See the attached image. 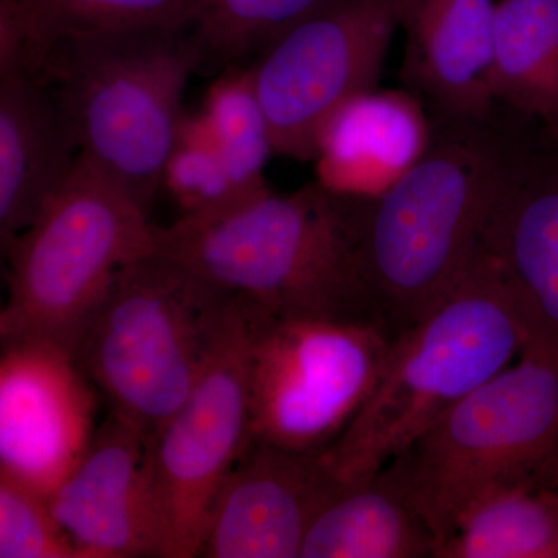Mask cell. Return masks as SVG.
Masks as SVG:
<instances>
[{
  "label": "cell",
  "mask_w": 558,
  "mask_h": 558,
  "mask_svg": "<svg viewBox=\"0 0 558 558\" xmlns=\"http://www.w3.org/2000/svg\"><path fill=\"white\" fill-rule=\"evenodd\" d=\"M427 150L374 199L348 197L355 258L371 312L392 339L453 289L529 137L494 123L436 120Z\"/></svg>",
  "instance_id": "cell-1"
},
{
  "label": "cell",
  "mask_w": 558,
  "mask_h": 558,
  "mask_svg": "<svg viewBox=\"0 0 558 558\" xmlns=\"http://www.w3.org/2000/svg\"><path fill=\"white\" fill-rule=\"evenodd\" d=\"M157 252L263 314L377 323L348 197L318 182L289 194L267 189L222 215L157 227Z\"/></svg>",
  "instance_id": "cell-2"
},
{
  "label": "cell",
  "mask_w": 558,
  "mask_h": 558,
  "mask_svg": "<svg viewBox=\"0 0 558 558\" xmlns=\"http://www.w3.org/2000/svg\"><path fill=\"white\" fill-rule=\"evenodd\" d=\"M515 296L486 247L442 300L392 339L357 417L325 451L340 483L371 478L526 347Z\"/></svg>",
  "instance_id": "cell-3"
},
{
  "label": "cell",
  "mask_w": 558,
  "mask_h": 558,
  "mask_svg": "<svg viewBox=\"0 0 558 558\" xmlns=\"http://www.w3.org/2000/svg\"><path fill=\"white\" fill-rule=\"evenodd\" d=\"M201 61L194 28H131L54 39L38 75L60 98L81 154L150 211Z\"/></svg>",
  "instance_id": "cell-4"
},
{
  "label": "cell",
  "mask_w": 558,
  "mask_h": 558,
  "mask_svg": "<svg viewBox=\"0 0 558 558\" xmlns=\"http://www.w3.org/2000/svg\"><path fill=\"white\" fill-rule=\"evenodd\" d=\"M234 301L156 250L116 275L73 357L109 413L153 438L196 387Z\"/></svg>",
  "instance_id": "cell-5"
},
{
  "label": "cell",
  "mask_w": 558,
  "mask_h": 558,
  "mask_svg": "<svg viewBox=\"0 0 558 558\" xmlns=\"http://www.w3.org/2000/svg\"><path fill=\"white\" fill-rule=\"evenodd\" d=\"M157 250V226L134 196L81 154L35 222L2 250L9 296L0 339L73 351L112 279Z\"/></svg>",
  "instance_id": "cell-6"
},
{
  "label": "cell",
  "mask_w": 558,
  "mask_h": 558,
  "mask_svg": "<svg viewBox=\"0 0 558 558\" xmlns=\"http://www.w3.org/2000/svg\"><path fill=\"white\" fill-rule=\"evenodd\" d=\"M557 461L558 352L524 347L380 473L427 521L439 548L470 502Z\"/></svg>",
  "instance_id": "cell-7"
},
{
  "label": "cell",
  "mask_w": 558,
  "mask_h": 558,
  "mask_svg": "<svg viewBox=\"0 0 558 558\" xmlns=\"http://www.w3.org/2000/svg\"><path fill=\"white\" fill-rule=\"evenodd\" d=\"M244 307L250 439L323 453L379 380L392 336L368 322L275 317Z\"/></svg>",
  "instance_id": "cell-8"
},
{
  "label": "cell",
  "mask_w": 558,
  "mask_h": 558,
  "mask_svg": "<svg viewBox=\"0 0 558 558\" xmlns=\"http://www.w3.org/2000/svg\"><path fill=\"white\" fill-rule=\"evenodd\" d=\"M398 32V0H325L260 50L253 83L277 156L315 159L330 119L379 86Z\"/></svg>",
  "instance_id": "cell-9"
},
{
  "label": "cell",
  "mask_w": 558,
  "mask_h": 558,
  "mask_svg": "<svg viewBox=\"0 0 558 558\" xmlns=\"http://www.w3.org/2000/svg\"><path fill=\"white\" fill-rule=\"evenodd\" d=\"M250 440L248 328L236 299L196 387L148 439L161 558L199 557L216 495Z\"/></svg>",
  "instance_id": "cell-10"
},
{
  "label": "cell",
  "mask_w": 558,
  "mask_h": 558,
  "mask_svg": "<svg viewBox=\"0 0 558 558\" xmlns=\"http://www.w3.org/2000/svg\"><path fill=\"white\" fill-rule=\"evenodd\" d=\"M100 399L68 349L2 341L0 475L50 497L89 449Z\"/></svg>",
  "instance_id": "cell-11"
},
{
  "label": "cell",
  "mask_w": 558,
  "mask_h": 558,
  "mask_svg": "<svg viewBox=\"0 0 558 558\" xmlns=\"http://www.w3.org/2000/svg\"><path fill=\"white\" fill-rule=\"evenodd\" d=\"M323 453L250 440L216 495L199 557L300 558L319 510L343 484Z\"/></svg>",
  "instance_id": "cell-12"
},
{
  "label": "cell",
  "mask_w": 558,
  "mask_h": 558,
  "mask_svg": "<svg viewBox=\"0 0 558 558\" xmlns=\"http://www.w3.org/2000/svg\"><path fill=\"white\" fill-rule=\"evenodd\" d=\"M51 512L80 558H161L148 438L109 413L89 449L50 495Z\"/></svg>",
  "instance_id": "cell-13"
},
{
  "label": "cell",
  "mask_w": 558,
  "mask_h": 558,
  "mask_svg": "<svg viewBox=\"0 0 558 558\" xmlns=\"http://www.w3.org/2000/svg\"><path fill=\"white\" fill-rule=\"evenodd\" d=\"M483 244L515 296L526 347L558 352V140L538 128L524 145Z\"/></svg>",
  "instance_id": "cell-14"
},
{
  "label": "cell",
  "mask_w": 558,
  "mask_h": 558,
  "mask_svg": "<svg viewBox=\"0 0 558 558\" xmlns=\"http://www.w3.org/2000/svg\"><path fill=\"white\" fill-rule=\"evenodd\" d=\"M402 78L436 120L494 117L497 0H398Z\"/></svg>",
  "instance_id": "cell-15"
},
{
  "label": "cell",
  "mask_w": 558,
  "mask_h": 558,
  "mask_svg": "<svg viewBox=\"0 0 558 558\" xmlns=\"http://www.w3.org/2000/svg\"><path fill=\"white\" fill-rule=\"evenodd\" d=\"M81 156L50 84L33 73L0 75V245L35 222Z\"/></svg>",
  "instance_id": "cell-16"
},
{
  "label": "cell",
  "mask_w": 558,
  "mask_h": 558,
  "mask_svg": "<svg viewBox=\"0 0 558 558\" xmlns=\"http://www.w3.org/2000/svg\"><path fill=\"white\" fill-rule=\"evenodd\" d=\"M433 132L435 123L411 92L359 95L323 131L317 182L341 196L379 197L421 159Z\"/></svg>",
  "instance_id": "cell-17"
},
{
  "label": "cell",
  "mask_w": 558,
  "mask_h": 558,
  "mask_svg": "<svg viewBox=\"0 0 558 558\" xmlns=\"http://www.w3.org/2000/svg\"><path fill=\"white\" fill-rule=\"evenodd\" d=\"M427 521L381 473L341 484L319 510L300 558H436Z\"/></svg>",
  "instance_id": "cell-18"
},
{
  "label": "cell",
  "mask_w": 558,
  "mask_h": 558,
  "mask_svg": "<svg viewBox=\"0 0 558 558\" xmlns=\"http://www.w3.org/2000/svg\"><path fill=\"white\" fill-rule=\"evenodd\" d=\"M436 558H558V461L470 502Z\"/></svg>",
  "instance_id": "cell-19"
},
{
  "label": "cell",
  "mask_w": 558,
  "mask_h": 558,
  "mask_svg": "<svg viewBox=\"0 0 558 558\" xmlns=\"http://www.w3.org/2000/svg\"><path fill=\"white\" fill-rule=\"evenodd\" d=\"M492 92L558 140V0H497Z\"/></svg>",
  "instance_id": "cell-20"
},
{
  "label": "cell",
  "mask_w": 558,
  "mask_h": 558,
  "mask_svg": "<svg viewBox=\"0 0 558 558\" xmlns=\"http://www.w3.org/2000/svg\"><path fill=\"white\" fill-rule=\"evenodd\" d=\"M201 112L242 191L256 196L269 189L264 170L275 149L252 68L223 70L208 87Z\"/></svg>",
  "instance_id": "cell-21"
},
{
  "label": "cell",
  "mask_w": 558,
  "mask_h": 558,
  "mask_svg": "<svg viewBox=\"0 0 558 558\" xmlns=\"http://www.w3.org/2000/svg\"><path fill=\"white\" fill-rule=\"evenodd\" d=\"M35 38L49 49L61 36L131 31L194 28L205 0H14Z\"/></svg>",
  "instance_id": "cell-22"
},
{
  "label": "cell",
  "mask_w": 558,
  "mask_h": 558,
  "mask_svg": "<svg viewBox=\"0 0 558 558\" xmlns=\"http://www.w3.org/2000/svg\"><path fill=\"white\" fill-rule=\"evenodd\" d=\"M161 190H167L185 219L213 218L255 197L238 185L201 110L186 112L183 119Z\"/></svg>",
  "instance_id": "cell-23"
},
{
  "label": "cell",
  "mask_w": 558,
  "mask_h": 558,
  "mask_svg": "<svg viewBox=\"0 0 558 558\" xmlns=\"http://www.w3.org/2000/svg\"><path fill=\"white\" fill-rule=\"evenodd\" d=\"M325 0H205L196 27L201 68H233Z\"/></svg>",
  "instance_id": "cell-24"
},
{
  "label": "cell",
  "mask_w": 558,
  "mask_h": 558,
  "mask_svg": "<svg viewBox=\"0 0 558 558\" xmlns=\"http://www.w3.org/2000/svg\"><path fill=\"white\" fill-rule=\"evenodd\" d=\"M0 558H80L49 495L0 475Z\"/></svg>",
  "instance_id": "cell-25"
}]
</instances>
